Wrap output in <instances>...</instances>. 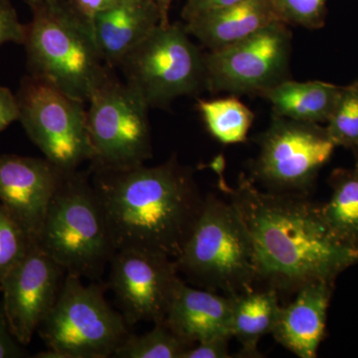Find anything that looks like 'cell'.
<instances>
[{
  "instance_id": "obj_20",
  "label": "cell",
  "mask_w": 358,
  "mask_h": 358,
  "mask_svg": "<svg viewBox=\"0 0 358 358\" xmlns=\"http://www.w3.org/2000/svg\"><path fill=\"white\" fill-rule=\"evenodd\" d=\"M282 306L275 289L255 288L233 296L231 334L241 345L243 357H262L258 343L272 334Z\"/></svg>"
},
{
  "instance_id": "obj_16",
  "label": "cell",
  "mask_w": 358,
  "mask_h": 358,
  "mask_svg": "<svg viewBox=\"0 0 358 358\" xmlns=\"http://www.w3.org/2000/svg\"><path fill=\"white\" fill-rule=\"evenodd\" d=\"M233 296L179 282L164 322L189 345L216 338L232 339Z\"/></svg>"
},
{
  "instance_id": "obj_4",
  "label": "cell",
  "mask_w": 358,
  "mask_h": 358,
  "mask_svg": "<svg viewBox=\"0 0 358 358\" xmlns=\"http://www.w3.org/2000/svg\"><path fill=\"white\" fill-rule=\"evenodd\" d=\"M37 243L68 274L100 281L117 248L89 171L65 174L47 209Z\"/></svg>"
},
{
  "instance_id": "obj_11",
  "label": "cell",
  "mask_w": 358,
  "mask_h": 358,
  "mask_svg": "<svg viewBox=\"0 0 358 358\" xmlns=\"http://www.w3.org/2000/svg\"><path fill=\"white\" fill-rule=\"evenodd\" d=\"M292 32L275 21L241 41L204 53L205 89L257 95L289 79Z\"/></svg>"
},
{
  "instance_id": "obj_18",
  "label": "cell",
  "mask_w": 358,
  "mask_h": 358,
  "mask_svg": "<svg viewBox=\"0 0 358 358\" xmlns=\"http://www.w3.org/2000/svg\"><path fill=\"white\" fill-rule=\"evenodd\" d=\"M279 21L272 0H242L185 21L190 36L208 51L219 50L241 41L271 23Z\"/></svg>"
},
{
  "instance_id": "obj_33",
  "label": "cell",
  "mask_w": 358,
  "mask_h": 358,
  "mask_svg": "<svg viewBox=\"0 0 358 358\" xmlns=\"http://www.w3.org/2000/svg\"><path fill=\"white\" fill-rule=\"evenodd\" d=\"M173 0H155L157 6H159L160 11H162V16H164V22H171L169 18V8H171V3Z\"/></svg>"
},
{
  "instance_id": "obj_35",
  "label": "cell",
  "mask_w": 358,
  "mask_h": 358,
  "mask_svg": "<svg viewBox=\"0 0 358 358\" xmlns=\"http://www.w3.org/2000/svg\"><path fill=\"white\" fill-rule=\"evenodd\" d=\"M353 152H355V159H357V164H358V147L353 150Z\"/></svg>"
},
{
  "instance_id": "obj_17",
  "label": "cell",
  "mask_w": 358,
  "mask_h": 358,
  "mask_svg": "<svg viewBox=\"0 0 358 358\" xmlns=\"http://www.w3.org/2000/svg\"><path fill=\"white\" fill-rule=\"evenodd\" d=\"M160 23L166 24L155 0H120L96 16L94 33L106 64L117 67Z\"/></svg>"
},
{
  "instance_id": "obj_30",
  "label": "cell",
  "mask_w": 358,
  "mask_h": 358,
  "mask_svg": "<svg viewBox=\"0 0 358 358\" xmlns=\"http://www.w3.org/2000/svg\"><path fill=\"white\" fill-rule=\"evenodd\" d=\"M17 121H20L17 98L10 90L0 86V133Z\"/></svg>"
},
{
  "instance_id": "obj_10",
  "label": "cell",
  "mask_w": 358,
  "mask_h": 358,
  "mask_svg": "<svg viewBox=\"0 0 358 358\" xmlns=\"http://www.w3.org/2000/svg\"><path fill=\"white\" fill-rule=\"evenodd\" d=\"M258 157L251 178L271 192L310 195L322 169L336 147L320 124L273 115L258 138Z\"/></svg>"
},
{
  "instance_id": "obj_13",
  "label": "cell",
  "mask_w": 358,
  "mask_h": 358,
  "mask_svg": "<svg viewBox=\"0 0 358 358\" xmlns=\"http://www.w3.org/2000/svg\"><path fill=\"white\" fill-rule=\"evenodd\" d=\"M67 275L35 241L4 280L2 308L11 334L23 346L31 343L55 306Z\"/></svg>"
},
{
  "instance_id": "obj_21",
  "label": "cell",
  "mask_w": 358,
  "mask_h": 358,
  "mask_svg": "<svg viewBox=\"0 0 358 358\" xmlns=\"http://www.w3.org/2000/svg\"><path fill=\"white\" fill-rule=\"evenodd\" d=\"M331 195L320 204V214L334 239L358 252V164L338 169L329 176Z\"/></svg>"
},
{
  "instance_id": "obj_22",
  "label": "cell",
  "mask_w": 358,
  "mask_h": 358,
  "mask_svg": "<svg viewBox=\"0 0 358 358\" xmlns=\"http://www.w3.org/2000/svg\"><path fill=\"white\" fill-rule=\"evenodd\" d=\"M197 109L208 133L224 145L245 143L255 115L235 96L199 100Z\"/></svg>"
},
{
  "instance_id": "obj_1",
  "label": "cell",
  "mask_w": 358,
  "mask_h": 358,
  "mask_svg": "<svg viewBox=\"0 0 358 358\" xmlns=\"http://www.w3.org/2000/svg\"><path fill=\"white\" fill-rule=\"evenodd\" d=\"M221 188L249 231L265 288L294 294L310 282H336L358 263V252L334 239L310 195L262 190L245 174L234 188L224 181Z\"/></svg>"
},
{
  "instance_id": "obj_14",
  "label": "cell",
  "mask_w": 358,
  "mask_h": 358,
  "mask_svg": "<svg viewBox=\"0 0 358 358\" xmlns=\"http://www.w3.org/2000/svg\"><path fill=\"white\" fill-rule=\"evenodd\" d=\"M65 174L45 157L0 155V203L34 241Z\"/></svg>"
},
{
  "instance_id": "obj_29",
  "label": "cell",
  "mask_w": 358,
  "mask_h": 358,
  "mask_svg": "<svg viewBox=\"0 0 358 358\" xmlns=\"http://www.w3.org/2000/svg\"><path fill=\"white\" fill-rule=\"evenodd\" d=\"M24 346L14 338L9 329L2 303H0V358L25 357Z\"/></svg>"
},
{
  "instance_id": "obj_25",
  "label": "cell",
  "mask_w": 358,
  "mask_h": 358,
  "mask_svg": "<svg viewBox=\"0 0 358 358\" xmlns=\"http://www.w3.org/2000/svg\"><path fill=\"white\" fill-rule=\"evenodd\" d=\"M24 228L0 203V292L9 273L34 243Z\"/></svg>"
},
{
  "instance_id": "obj_9",
  "label": "cell",
  "mask_w": 358,
  "mask_h": 358,
  "mask_svg": "<svg viewBox=\"0 0 358 358\" xmlns=\"http://www.w3.org/2000/svg\"><path fill=\"white\" fill-rule=\"evenodd\" d=\"M16 98L20 122L45 159L64 173L90 162L87 103L30 75L23 78Z\"/></svg>"
},
{
  "instance_id": "obj_19",
  "label": "cell",
  "mask_w": 358,
  "mask_h": 358,
  "mask_svg": "<svg viewBox=\"0 0 358 358\" xmlns=\"http://www.w3.org/2000/svg\"><path fill=\"white\" fill-rule=\"evenodd\" d=\"M343 87L322 81L285 80L260 94L272 106L273 115L322 124L333 114Z\"/></svg>"
},
{
  "instance_id": "obj_26",
  "label": "cell",
  "mask_w": 358,
  "mask_h": 358,
  "mask_svg": "<svg viewBox=\"0 0 358 358\" xmlns=\"http://www.w3.org/2000/svg\"><path fill=\"white\" fill-rule=\"evenodd\" d=\"M279 21L315 30L324 27L327 0H272Z\"/></svg>"
},
{
  "instance_id": "obj_23",
  "label": "cell",
  "mask_w": 358,
  "mask_h": 358,
  "mask_svg": "<svg viewBox=\"0 0 358 358\" xmlns=\"http://www.w3.org/2000/svg\"><path fill=\"white\" fill-rule=\"evenodd\" d=\"M192 346L162 322L155 324L152 331L140 336L129 334L113 357L182 358Z\"/></svg>"
},
{
  "instance_id": "obj_31",
  "label": "cell",
  "mask_w": 358,
  "mask_h": 358,
  "mask_svg": "<svg viewBox=\"0 0 358 358\" xmlns=\"http://www.w3.org/2000/svg\"><path fill=\"white\" fill-rule=\"evenodd\" d=\"M240 1L242 0H186L181 15L185 21H188L200 14L232 6Z\"/></svg>"
},
{
  "instance_id": "obj_5",
  "label": "cell",
  "mask_w": 358,
  "mask_h": 358,
  "mask_svg": "<svg viewBox=\"0 0 358 358\" xmlns=\"http://www.w3.org/2000/svg\"><path fill=\"white\" fill-rule=\"evenodd\" d=\"M179 275L199 288L235 296L254 289L258 268L252 238L235 205L216 195L203 208L182 253Z\"/></svg>"
},
{
  "instance_id": "obj_28",
  "label": "cell",
  "mask_w": 358,
  "mask_h": 358,
  "mask_svg": "<svg viewBox=\"0 0 358 358\" xmlns=\"http://www.w3.org/2000/svg\"><path fill=\"white\" fill-rule=\"evenodd\" d=\"M231 338H216L202 341L192 346L182 358H230Z\"/></svg>"
},
{
  "instance_id": "obj_3",
  "label": "cell",
  "mask_w": 358,
  "mask_h": 358,
  "mask_svg": "<svg viewBox=\"0 0 358 358\" xmlns=\"http://www.w3.org/2000/svg\"><path fill=\"white\" fill-rule=\"evenodd\" d=\"M30 7L32 20L26 25L23 44L30 76L88 103L114 69L103 60L93 23L70 0H48Z\"/></svg>"
},
{
  "instance_id": "obj_34",
  "label": "cell",
  "mask_w": 358,
  "mask_h": 358,
  "mask_svg": "<svg viewBox=\"0 0 358 358\" xmlns=\"http://www.w3.org/2000/svg\"><path fill=\"white\" fill-rule=\"evenodd\" d=\"M29 6L31 4L40 3V2L48 1V0H26Z\"/></svg>"
},
{
  "instance_id": "obj_7",
  "label": "cell",
  "mask_w": 358,
  "mask_h": 358,
  "mask_svg": "<svg viewBox=\"0 0 358 358\" xmlns=\"http://www.w3.org/2000/svg\"><path fill=\"white\" fill-rule=\"evenodd\" d=\"M117 68L150 109L167 108L176 99L205 89L204 53L179 22L160 23Z\"/></svg>"
},
{
  "instance_id": "obj_12",
  "label": "cell",
  "mask_w": 358,
  "mask_h": 358,
  "mask_svg": "<svg viewBox=\"0 0 358 358\" xmlns=\"http://www.w3.org/2000/svg\"><path fill=\"white\" fill-rule=\"evenodd\" d=\"M109 288L129 327L166 319L181 278L167 257L117 250L109 264Z\"/></svg>"
},
{
  "instance_id": "obj_27",
  "label": "cell",
  "mask_w": 358,
  "mask_h": 358,
  "mask_svg": "<svg viewBox=\"0 0 358 358\" xmlns=\"http://www.w3.org/2000/svg\"><path fill=\"white\" fill-rule=\"evenodd\" d=\"M26 25L18 18L10 0H0V46L6 43L24 44Z\"/></svg>"
},
{
  "instance_id": "obj_15",
  "label": "cell",
  "mask_w": 358,
  "mask_h": 358,
  "mask_svg": "<svg viewBox=\"0 0 358 358\" xmlns=\"http://www.w3.org/2000/svg\"><path fill=\"white\" fill-rule=\"evenodd\" d=\"M334 282L320 281L306 285L294 294L293 301L282 306L271 334L296 357H317L326 334Z\"/></svg>"
},
{
  "instance_id": "obj_6",
  "label": "cell",
  "mask_w": 358,
  "mask_h": 358,
  "mask_svg": "<svg viewBox=\"0 0 358 358\" xmlns=\"http://www.w3.org/2000/svg\"><path fill=\"white\" fill-rule=\"evenodd\" d=\"M68 274L58 301L37 333L47 346L35 357L108 358L128 338L129 324L106 300L99 282Z\"/></svg>"
},
{
  "instance_id": "obj_24",
  "label": "cell",
  "mask_w": 358,
  "mask_h": 358,
  "mask_svg": "<svg viewBox=\"0 0 358 358\" xmlns=\"http://www.w3.org/2000/svg\"><path fill=\"white\" fill-rule=\"evenodd\" d=\"M326 127L336 147H358V79L343 87Z\"/></svg>"
},
{
  "instance_id": "obj_32",
  "label": "cell",
  "mask_w": 358,
  "mask_h": 358,
  "mask_svg": "<svg viewBox=\"0 0 358 358\" xmlns=\"http://www.w3.org/2000/svg\"><path fill=\"white\" fill-rule=\"evenodd\" d=\"M117 1L120 0H70L78 13L92 23L96 16L114 6Z\"/></svg>"
},
{
  "instance_id": "obj_2",
  "label": "cell",
  "mask_w": 358,
  "mask_h": 358,
  "mask_svg": "<svg viewBox=\"0 0 358 358\" xmlns=\"http://www.w3.org/2000/svg\"><path fill=\"white\" fill-rule=\"evenodd\" d=\"M89 171L117 251L178 260L204 204L192 169L173 155L157 166Z\"/></svg>"
},
{
  "instance_id": "obj_8",
  "label": "cell",
  "mask_w": 358,
  "mask_h": 358,
  "mask_svg": "<svg viewBox=\"0 0 358 358\" xmlns=\"http://www.w3.org/2000/svg\"><path fill=\"white\" fill-rule=\"evenodd\" d=\"M87 121L90 169H122L145 164L152 157L148 103L110 71L92 94Z\"/></svg>"
}]
</instances>
